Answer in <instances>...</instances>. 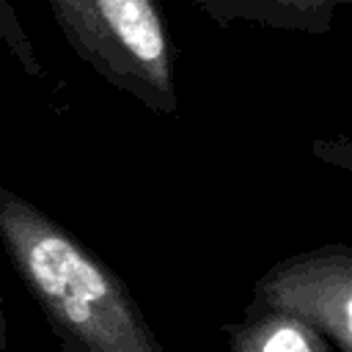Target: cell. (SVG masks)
<instances>
[{
  "label": "cell",
  "instance_id": "52a82bcc",
  "mask_svg": "<svg viewBox=\"0 0 352 352\" xmlns=\"http://www.w3.org/2000/svg\"><path fill=\"white\" fill-rule=\"evenodd\" d=\"M8 349V319H6V305L0 297V352Z\"/></svg>",
  "mask_w": 352,
  "mask_h": 352
},
{
  "label": "cell",
  "instance_id": "5b68a950",
  "mask_svg": "<svg viewBox=\"0 0 352 352\" xmlns=\"http://www.w3.org/2000/svg\"><path fill=\"white\" fill-rule=\"evenodd\" d=\"M228 352H336V346L302 319L272 311L245 308V314L223 327Z\"/></svg>",
  "mask_w": 352,
  "mask_h": 352
},
{
  "label": "cell",
  "instance_id": "6da1fadb",
  "mask_svg": "<svg viewBox=\"0 0 352 352\" xmlns=\"http://www.w3.org/2000/svg\"><path fill=\"white\" fill-rule=\"evenodd\" d=\"M0 248L63 352H165L129 286L60 220L6 184Z\"/></svg>",
  "mask_w": 352,
  "mask_h": 352
},
{
  "label": "cell",
  "instance_id": "7a4b0ae2",
  "mask_svg": "<svg viewBox=\"0 0 352 352\" xmlns=\"http://www.w3.org/2000/svg\"><path fill=\"white\" fill-rule=\"evenodd\" d=\"M47 3L72 52L104 82L160 116L176 113L173 38L162 0Z\"/></svg>",
  "mask_w": 352,
  "mask_h": 352
},
{
  "label": "cell",
  "instance_id": "3957f363",
  "mask_svg": "<svg viewBox=\"0 0 352 352\" xmlns=\"http://www.w3.org/2000/svg\"><path fill=\"white\" fill-rule=\"evenodd\" d=\"M248 305L292 314L336 352H352V245L324 242L275 261L256 278Z\"/></svg>",
  "mask_w": 352,
  "mask_h": 352
},
{
  "label": "cell",
  "instance_id": "277c9868",
  "mask_svg": "<svg viewBox=\"0 0 352 352\" xmlns=\"http://www.w3.org/2000/svg\"><path fill=\"white\" fill-rule=\"evenodd\" d=\"M214 25L231 28L236 22L261 25L270 30L330 33L341 11H352V0H190Z\"/></svg>",
  "mask_w": 352,
  "mask_h": 352
},
{
  "label": "cell",
  "instance_id": "8992f818",
  "mask_svg": "<svg viewBox=\"0 0 352 352\" xmlns=\"http://www.w3.org/2000/svg\"><path fill=\"white\" fill-rule=\"evenodd\" d=\"M0 44L14 55V60L22 66L28 77H44V66L36 55V47L25 30V25L16 16V8L11 0H0Z\"/></svg>",
  "mask_w": 352,
  "mask_h": 352
}]
</instances>
